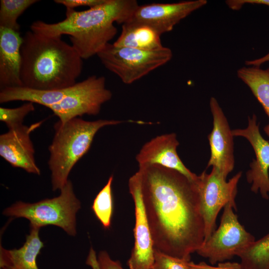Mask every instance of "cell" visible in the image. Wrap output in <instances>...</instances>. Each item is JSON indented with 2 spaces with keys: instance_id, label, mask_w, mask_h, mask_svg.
Returning a JSON list of instances; mask_svg holds the SVG:
<instances>
[{
  "instance_id": "cell-26",
  "label": "cell",
  "mask_w": 269,
  "mask_h": 269,
  "mask_svg": "<svg viewBox=\"0 0 269 269\" xmlns=\"http://www.w3.org/2000/svg\"><path fill=\"white\" fill-rule=\"evenodd\" d=\"M105 0H55V3L64 5L66 8L74 9L80 6H89L90 8L103 3Z\"/></svg>"
},
{
  "instance_id": "cell-20",
  "label": "cell",
  "mask_w": 269,
  "mask_h": 269,
  "mask_svg": "<svg viewBox=\"0 0 269 269\" xmlns=\"http://www.w3.org/2000/svg\"><path fill=\"white\" fill-rule=\"evenodd\" d=\"M238 257L245 269H269V233L255 240Z\"/></svg>"
},
{
  "instance_id": "cell-1",
  "label": "cell",
  "mask_w": 269,
  "mask_h": 269,
  "mask_svg": "<svg viewBox=\"0 0 269 269\" xmlns=\"http://www.w3.org/2000/svg\"><path fill=\"white\" fill-rule=\"evenodd\" d=\"M138 171L154 250L190 262L205 238L196 181L159 165Z\"/></svg>"
},
{
  "instance_id": "cell-6",
  "label": "cell",
  "mask_w": 269,
  "mask_h": 269,
  "mask_svg": "<svg viewBox=\"0 0 269 269\" xmlns=\"http://www.w3.org/2000/svg\"><path fill=\"white\" fill-rule=\"evenodd\" d=\"M97 55L108 70L130 84L169 61L172 52L166 47L148 51L109 43Z\"/></svg>"
},
{
  "instance_id": "cell-29",
  "label": "cell",
  "mask_w": 269,
  "mask_h": 269,
  "mask_svg": "<svg viewBox=\"0 0 269 269\" xmlns=\"http://www.w3.org/2000/svg\"><path fill=\"white\" fill-rule=\"evenodd\" d=\"M269 62V52L264 56L251 60L245 61V65L247 66L260 67L262 64Z\"/></svg>"
},
{
  "instance_id": "cell-8",
  "label": "cell",
  "mask_w": 269,
  "mask_h": 269,
  "mask_svg": "<svg viewBox=\"0 0 269 269\" xmlns=\"http://www.w3.org/2000/svg\"><path fill=\"white\" fill-rule=\"evenodd\" d=\"M241 176L240 171L227 181V178L215 167H212L210 173L205 170L198 176L196 183L204 222V241L215 230L217 217L221 209L229 203L236 205L237 185Z\"/></svg>"
},
{
  "instance_id": "cell-23",
  "label": "cell",
  "mask_w": 269,
  "mask_h": 269,
  "mask_svg": "<svg viewBox=\"0 0 269 269\" xmlns=\"http://www.w3.org/2000/svg\"><path fill=\"white\" fill-rule=\"evenodd\" d=\"M32 102H26L15 108H0V121L6 125L8 129H13L23 124L25 117L35 110Z\"/></svg>"
},
{
  "instance_id": "cell-13",
  "label": "cell",
  "mask_w": 269,
  "mask_h": 269,
  "mask_svg": "<svg viewBox=\"0 0 269 269\" xmlns=\"http://www.w3.org/2000/svg\"><path fill=\"white\" fill-rule=\"evenodd\" d=\"M209 106L213 129L208 136L210 157L207 168H216L225 178L234 167L233 135L228 120L216 99L211 97Z\"/></svg>"
},
{
  "instance_id": "cell-2",
  "label": "cell",
  "mask_w": 269,
  "mask_h": 269,
  "mask_svg": "<svg viewBox=\"0 0 269 269\" xmlns=\"http://www.w3.org/2000/svg\"><path fill=\"white\" fill-rule=\"evenodd\" d=\"M138 6L135 0H105L83 11L66 8L64 20L54 23L37 20L30 28L46 36L69 35L71 45L82 59H87L97 55L116 35L114 23L127 22Z\"/></svg>"
},
{
  "instance_id": "cell-19",
  "label": "cell",
  "mask_w": 269,
  "mask_h": 269,
  "mask_svg": "<svg viewBox=\"0 0 269 269\" xmlns=\"http://www.w3.org/2000/svg\"><path fill=\"white\" fill-rule=\"evenodd\" d=\"M237 74L262 105L269 119V68L246 66L239 69Z\"/></svg>"
},
{
  "instance_id": "cell-10",
  "label": "cell",
  "mask_w": 269,
  "mask_h": 269,
  "mask_svg": "<svg viewBox=\"0 0 269 269\" xmlns=\"http://www.w3.org/2000/svg\"><path fill=\"white\" fill-rule=\"evenodd\" d=\"M129 187L134 203V246L128 261L130 269H152L154 249L141 191V176L137 171L130 177Z\"/></svg>"
},
{
  "instance_id": "cell-24",
  "label": "cell",
  "mask_w": 269,
  "mask_h": 269,
  "mask_svg": "<svg viewBox=\"0 0 269 269\" xmlns=\"http://www.w3.org/2000/svg\"><path fill=\"white\" fill-rule=\"evenodd\" d=\"M188 262L154 250V262L152 269H190Z\"/></svg>"
},
{
  "instance_id": "cell-15",
  "label": "cell",
  "mask_w": 269,
  "mask_h": 269,
  "mask_svg": "<svg viewBox=\"0 0 269 269\" xmlns=\"http://www.w3.org/2000/svg\"><path fill=\"white\" fill-rule=\"evenodd\" d=\"M179 143L174 133L162 134L146 142L136 156L139 168L156 165L176 170L192 181L198 176L184 164L177 152Z\"/></svg>"
},
{
  "instance_id": "cell-16",
  "label": "cell",
  "mask_w": 269,
  "mask_h": 269,
  "mask_svg": "<svg viewBox=\"0 0 269 269\" xmlns=\"http://www.w3.org/2000/svg\"><path fill=\"white\" fill-rule=\"evenodd\" d=\"M22 38L19 32L0 27V89L21 87Z\"/></svg>"
},
{
  "instance_id": "cell-3",
  "label": "cell",
  "mask_w": 269,
  "mask_h": 269,
  "mask_svg": "<svg viewBox=\"0 0 269 269\" xmlns=\"http://www.w3.org/2000/svg\"><path fill=\"white\" fill-rule=\"evenodd\" d=\"M61 37L27 31L22 37L20 78L23 87L52 90L71 87L83 69V59Z\"/></svg>"
},
{
  "instance_id": "cell-7",
  "label": "cell",
  "mask_w": 269,
  "mask_h": 269,
  "mask_svg": "<svg viewBox=\"0 0 269 269\" xmlns=\"http://www.w3.org/2000/svg\"><path fill=\"white\" fill-rule=\"evenodd\" d=\"M223 208L219 227L196 251L212 265L238 257L256 240L239 221L236 205L229 203Z\"/></svg>"
},
{
  "instance_id": "cell-21",
  "label": "cell",
  "mask_w": 269,
  "mask_h": 269,
  "mask_svg": "<svg viewBox=\"0 0 269 269\" xmlns=\"http://www.w3.org/2000/svg\"><path fill=\"white\" fill-rule=\"evenodd\" d=\"M37 0H1L0 1V27L19 32L17 19L23 12Z\"/></svg>"
},
{
  "instance_id": "cell-12",
  "label": "cell",
  "mask_w": 269,
  "mask_h": 269,
  "mask_svg": "<svg viewBox=\"0 0 269 269\" xmlns=\"http://www.w3.org/2000/svg\"><path fill=\"white\" fill-rule=\"evenodd\" d=\"M232 133L234 136L246 138L253 148L256 158L250 163V168L246 173L247 180L252 184V192H259L264 199H269V141L261 135L256 115L248 117L246 128L233 130Z\"/></svg>"
},
{
  "instance_id": "cell-4",
  "label": "cell",
  "mask_w": 269,
  "mask_h": 269,
  "mask_svg": "<svg viewBox=\"0 0 269 269\" xmlns=\"http://www.w3.org/2000/svg\"><path fill=\"white\" fill-rule=\"evenodd\" d=\"M122 122L113 120L87 121L80 118L64 123L56 122L54 126V137L48 148V164L52 190H60L66 184L72 169L88 151L101 129Z\"/></svg>"
},
{
  "instance_id": "cell-9",
  "label": "cell",
  "mask_w": 269,
  "mask_h": 269,
  "mask_svg": "<svg viewBox=\"0 0 269 269\" xmlns=\"http://www.w3.org/2000/svg\"><path fill=\"white\" fill-rule=\"evenodd\" d=\"M112 97L106 88L104 76L93 75L76 83L74 89L61 101L48 106L61 123L66 122L85 115H97L102 105Z\"/></svg>"
},
{
  "instance_id": "cell-25",
  "label": "cell",
  "mask_w": 269,
  "mask_h": 269,
  "mask_svg": "<svg viewBox=\"0 0 269 269\" xmlns=\"http://www.w3.org/2000/svg\"><path fill=\"white\" fill-rule=\"evenodd\" d=\"M190 269H245L241 263L223 262L218 263L217 266L210 265L204 262L194 263L193 262L187 263Z\"/></svg>"
},
{
  "instance_id": "cell-28",
  "label": "cell",
  "mask_w": 269,
  "mask_h": 269,
  "mask_svg": "<svg viewBox=\"0 0 269 269\" xmlns=\"http://www.w3.org/2000/svg\"><path fill=\"white\" fill-rule=\"evenodd\" d=\"M226 3L229 8L234 10H240L246 4H262L269 7V0H228Z\"/></svg>"
},
{
  "instance_id": "cell-27",
  "label": "cell",
  "mask_w": 269,
  "mask_h": 269,
  "mask_svg": "<svg viewBox=\"0 0 269 269\" xmlns=\"http://www.w3.org/2000/svg\"><path fill=\"white\" fill-rule=\"evenodd\" d=\"M97 263L99 269H124L119 261L113 260L105 251L99 253Z\"/></svg>"
},
{
  "instance_id": "cell-30",
  "label": "cell",
  "mask_w": 269,
  "mask_h": 269,
  "mask_svg": "<svg viewBox=\"0 0 269 269\" xmlns=\"http://www.w3.org/2000/svg\"><path fill=\"white\" fill-rule=\"evenodd\" d=\"M264 130L266 134L269 137V124L264 127Z\"/></svg>"
},
{
  "instance_id": "cell-22",
  "label": "cell",
  "mask_w": 269,
  "mask_h": 269,
  "mask_svg": "<svg viewBox=\"0 0 269 269\" xmlns=\"http://www.w3.org/2000/svg\"><path fill=\"white\" fill-rule=\"evenodd\" d=\"M113 175H112L95 198L92 205V209L95 216L105 229L111 226L113 212Z\"/></svg>"
},
{
  "instance_id": "cell-18",
  "label": "cell",
  "mask_w": 269,
  "mask_h": 269,
  "mask_svg": "<svg viewBox=\"0 0 269 269\" xmlns=\"http://www.w3.org/2000/svg\"><path fill=\"white\" fill-rule=\"evenodd\" d=\"M160 37L147 25L127 21L122 24L121 34L113 44L143 50H156L164 47Z\"/></svg>"
},
{
  "instance_id": "cell-17",
  "label": "cell",
  "mask_w": 269,
  "mask_h": 269,
  "mask_svg": "<svg viewBox=\"0 0 269 269\" xmlns=\"http://www.w3.org/2000/svg\"><path fill=\"white\" fill-rule=\"evenodd\" d=\"M39 228L30 226L29 233L19 249H5L0 247V269H39L37 258L44 247Z\"/></svg>"
},
{
  "instance_id": "cell-11",
  "label": "cell",
  "mask_w": 269,
  "mask_h": 269,
  "mask_svg": "<svg viewBox=\"0 0 269 269\" xmlns=\"http://www.w3.org/2000/svg\"><path fill=\"white\" fill-rule=\"evenodd\" d=\"M207 3L206 0H194L138 5L127 21L147 25L161 35Z\"/></svg>"
},
{
  "instance_id": "cell-5",
  "label": "cell",
  "mask_w": 269,
  "mask_h": 269,
  "mask_svg": "<svg viewBox=\"0 0 269 269\" xmlns=\"http://www.w3.org/2000/svg\"><path fill=\"white\" fill-rule=\"evenodd\" d=\"M59 196L34 203L17 201L6 208L3 215L14 218H23L30 226L40 229L48 225L61 228L68 235H76V214L81 202L76 197L72 182L68 180Z\"/></svg>"
},
{
  "instance_id": "cell-14",
  "label": "cell",
  "mask_w": 269,
  "mask_h": 269,
  "mask_svg": "<svg viewBox=\"0 0 269 269\" xmlns=\"http://www.w3.org/2000/svg\"><path fill=\"white\" fill-rule=\"evenodd\" d=\"M43 121L28 126L22 125L8 129L0 135V155L14 167L20 168L29 173L40 175L36 164L35 150L30 134L39 127Z\"/></svg>"
}]
</instances>
